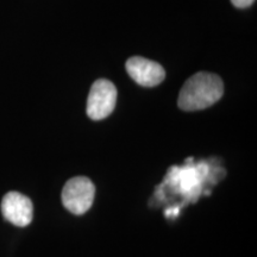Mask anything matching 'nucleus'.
Here are the masks:
<instances>
[{
    "instance_id": "f257e3e1",
    "label": "nucleus",
    "mask_w": 257,
    "mask_h": 257,
    "mask_svg": "<svg viewBox=\"0 0 257 257\" xmlns=\"http://www.w3.org/2000/svg\"><path fill=\"white\" fill-rule=\"evenodd\" d=\"M224 94V83L216 74L199 72L184 83L178 105L184 111H199L210 107Z\"/></svg>"
},
{
    "instance_id": "f03ea898",
    "label": "nucleus",
    "mask_w": 257,
    "mask_h": 257,
    "mask_svg": "<svg viewBox=\"0 0 257 257\" xmlns=\"http://www.w3.org/2000/svg\"><path fill=\"white\" fill-rule=\"evenodd\" d=\"M95 187L86 176H75L66 182L62 189V204L74 214H83L91 208Z\"/></svg>"
},
{
    "instance_id": "7ed1b4c3",
    "label": "nucleus",
    "mask_w": 257,
    "mask_h": 257,
    "mask_svg": "<svg viewBox=\"0 0 257 257\" xmlns=\"http://www.w3.org/2000/svg\"><path fill=\"white\" fill-rule=\"evenodd\" d=\"M117 102V88L110 80L99 79L93 83L87 99L86 112L93 120H100L108 117Z\"/></svg>"
},
{
    "instance_id": "20e7f679",
    "label": "nucleus",
    "mask_w": 257,
    "mask_h": 257,
    "mask_svg": "<svg viewBox=\"0 0 257 257\" xmlns=\"http://www.w3.org/2000/svg\"><path fill=\"white\" fill-rule=\"evenodd\" d=\"M125 67L130 78L143 87H155L166 78L165 69L160 63L142 56L130 57Z\"/></svg>"
},
{
    "instance_id": "39448f33",
    "label": "nucleus",
    "mask_w": 257,
    "mask_h": 257,
    "mask_svg": "<svg viewBox=\"0 0 257 257\" xmlns=\"http://www.w3.org/2000/svg\"><path fill=\"white\" fill-rule=\"evenodd\" d=\"M2 213L4 218L16 226H28L34 217L32 201L19 192H9L2 201Z\"/></svg>"
},
{
    "instance_id": "423d86ee",
    "label": "nucleus",
    "mask_w": 257,
    "mask_h": 257,
    "mask_svg": "<svg viewBox=\"0 0 257 257\" xmlns=\"http://www.w3.org/2000/svg\"><path fill=\"white\" fill-rule=\"evenodd\" d=\"M253 2H255V0H231L232 5L238 9L249 8V6H251L253 4Z\"/></svg>"
}]
</instances>
